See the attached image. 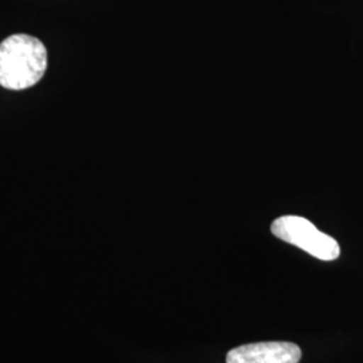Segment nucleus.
Wrapping results in <instances>:
<instances>
[{
  "label": "nucleus",
  "instance_id": "nucleus-1",
  "mask_svg": "<svg viewBox=\"0 0 363 363\" xmlns=\"http://www.w3.org/2000/svg\"><path fill=\"white\" fill-rule=\"evenodd\" d=\"M46 66L48 52L35 37L16 34L0 43V85L7 89L34 86L43 77Z\"/></svg>",
  "mask_w": 363,
  "mask_h": 363
},
{
  "label": "nucleus",
  "instance_id": "nucleus-2",
  "mask_svg": "<svg viewBox=\"0 0 363 363\" xmlns=\"http://www.w3.org/2000/svg\"><path fill=\"white\" fill-rule=\"evenodd\" d=\"M271 230L281 241L298 247L315 259L334 261L340 255L337 240L320 232L307 218L298 216H284L273 220Z\"/></svg>",
  "mask_w": 363,
  "mask_h": 363
},
{
  "label": "nucleus",
  "instance_id": "nucleus-3",
  "mask_svg": "<svg viewBox=\"0 0 363 363\" xmlns=\"http://www.w3.org/2000/svg\"><path fill=\"white\" fill-rule=\"evenodd\" d=\"M301 350L291 342H259L229 351L226 363H298Z\"/></svg>",
  "mask_w": 363,
  "mask_h": 363
}]
</instances>
